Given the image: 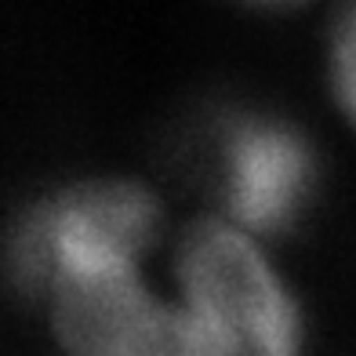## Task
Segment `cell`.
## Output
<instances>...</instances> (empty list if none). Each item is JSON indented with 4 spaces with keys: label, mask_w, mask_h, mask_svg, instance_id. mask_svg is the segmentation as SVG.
Wrapping results in <instances>:
<instances>
[{
    "label": "cell",
    "mask_w": 356,
    "mask_h": 356,
    "mask_svg": "<svg viewBox=\"0 0 356 356\" xmlns=\"http://www.w3.org/2000/svg\"><path fill=\"white\" fill-rule=\"evenodd\" d=\"M160 236V200L131 178H84L29 204L0 244L4 280L55 305L91 287L142 277Z\"/></svg>",
    "instance_id": "6da1fadb"
},
{
    "label": "cell",
    "mask_w": 356,
    "mask_h": 356,
    "mask_svg": "<svg viewBox=\"0 0 356 356\" xmlns=\"http://www.w3.org/2000/svg\"><path fill=\"white\" fill-rule=\"evenodd\" d=\"M175 287L160 356H302L298 298L258 236L222 218L189 225L175 248Z\"/></svg>",
    "instance_id": "7a4b0ae2"
},
{
    "label": "cell",
    "mask_w": 356,
    "mask_h": 356,
    "mask_svg": "<svg viewBox=\"0 0 356 356\" xmlns=\"http://www.w3.org/2000/svg\"><path fill=\"white\" fill-rule=\"evenodd\" d=\"M200 171L225 222L258 240L295 233L316 207L320 153L295 120L273 109L215 113L200 138Z\"/></svg>",
    "instance_id": "3957f363"
},
{
    "label": "cell",
    "mask_w": 356,
    "mask_h": 356,
    "mask_svg": "<svg viewBox=\"0 0 356 356\" xmlns=\"http://www.w3.org/2000/svg\"><path fill=\"white\" fill-rule=\"evenodd\" d=\"M327 76L331 91L349 124L356 127V0H346V8L338 11L327 40Z\"/></svg>",
    "instance_id": "277c9868"
},
{
    "label": "cell",
    "mask_w": 356,
    "mask_h": 356,
    "mask_svg": "<svg viewBox=\"0 0 356 356\" xmlns=\"http://www.w3.org/2000/svg\"><path fill=\"white\" fill-rule=\"evenodd\" d=\"M236 4H248V8H258V11H287V8L305 4V0H236Z\"/></svg>",
    "instance_id": "5b68a950"
}]
</instances>
